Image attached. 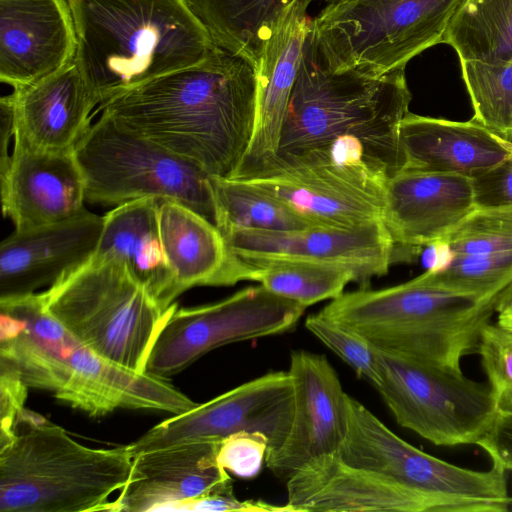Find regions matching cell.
I'll return each instance as SVG.
<instances>
[{"mask_svg": "<svg viewBox=\"0 0 512 512\" xmlns=\"http://www.w3.org/2000/svg\"><path fill=\"white\" fill-rule=\"evenodd\" d=\"M410 101L405 68L380 76L335 69L311 22L277 154L253 178L294 171L350 180L388 172L399 163V124Z\"/></svg>", "mask_w": 512, "mask_h": 512, "instance_id": "cell-1", "label": "cell"}, {"mask_svg": "<svg viewBox=\"0 0 512 512\" xmlns=\"http://www.w3.org/2000/svg\"><path fill=\"white\" fill-rule=\"evenodd\" d=\"M256 84L251 61L217 46L202 62L116 94L99 110L208 175L230 178L252 137Z\"/></svg>", "mask_w": 512, "mask_h": 512, "instance_id": "cell-2", "label": "cell"}, {"mask_svg": "<svg viewBox=\"0 0 512 512\" xmlns=\"http://www.w3.org/2000/svg\"><path fill=\"white\" fill-rule=\"evenodd\" d=\"M0 364L28 388L47 391L91 417L119 409L175 415L197 405L167 379L98 355L44 308L38 292L0 298Z\"/></svg>", "mask_w": 512, "mask_h": 512, "instance_id": "cell-3", "label": "cell"}, {"mask_svg": "<svg viewBox=\"0 0 512 512\" xmlns=\"http://www.w3.org/2000/svg\"><path fill=\"white\" fill-rule=\"evenodd\" d=\"M74 63L100 104L205 60L217 47L187 0H67Z\"/></svg>", "mask_w": 512, "mask_h": 512, "instance_id": "cell-4", "label": "cell"}, {"mask_svg": "<svg viewBox=\"0 0 512 512\" xmlns=\"http://www.w3.org/2000/svg\"><path fill=\"white\" fill-rule=\"evenodd\" d=\"M495 303L446 287L425 271L395 286L343 292L319 313L359 332L385 353L461 369V359L476 350Z\"/></svg>", "mask_w": 512, "mask_h": 512, "instance_id": "cell-5", "label": "cell"}, {"mask_svg": "<svg viewBox=\"0 0 512 512\" xmlns=\"http://www.w3.org/2000/svg\"><path fill=\"white\" fill-rule=\"evenodd\" d=\"M128 445L93 448L64 428L24 408L0 439L1 512L106 511L127 483Z\"/></svg>", "mask_w": 512, "mask_h": 512, "instance_id": "cell-6", "label": "cell"}, {"mask_svg": "<svg viewBox=\"0 0 512 512\" xmlns=\"http://www.w3.org/2000/svg\"><path fill=\"white\" fill-rule=\"evenodd\" d=\"M44 308L79 341L125 369L144 373L169 313L114 256L95 255L38 292Z\"/></svg>", "mask_w": 512, "mask_h": 512, "instance_id": "cell-7", "label": "cell"}, {"mask_svg": "<svg viewBox=\"0 0 512 512\" xmlns=\"http://www.w3.org/2000/svg\"><path fill=\"white\" fill-rule=\"evenodd\" d=\"M463 0H352L326 5L312 28L329 64L380 76L443 43Z\"/></svg>", "mask_w": 512, "mask_h": 512, "instance_id": "cell-8", "label": "cell"}, {"mask_svg": "<svg viewBox=\"0 0 512 512\" xmlns=\"http://www.w3.org/2000/svg\"><path fill=\"white\" fill-rule=\"evenodd\" d=\"M74 153L86 202L115 207L143 198L173 200L215 224L210 175L108 115L101 113Z\"/></svg>", "mask_w": 512, "mask_h": 512, "instance_id": "cell-9", "label": "cell"}, {"mask_svg": "<svg viewBox=\"0 0 512 512\" xmlns=\"http://www.w3.org/2000/svg\"><path fill=\"white\" fill-rule=\"evenodd\" d=\"M337 451L347 464L382 474L441 502L447 512H506L512 504L506 471L446 462L409 444L361 402L345 393Z\"/></svg>", "mask_w": 512, "mask_h": 512, "instance_id": "cell-10", "label": "cell"}, {"mask_svg": "<svg viewBox=\"0 0 512 512\" xmlns=\"http://www.w3.org/2000/svg\"><path fill=\"white\" fill-rule=\"evenodd\" d=\"M376 351L375 389L401 427L438 446L477 445L485 436L498 413L488 382Z\"/></svg>", "mask_w": 512, "mask_h": 512, "instance_id": "cell-11", "label": "cell"}, {"mask_svg": "<svg viewBox=\"0 0 512 512\" xmlns=\"http://www.w3.org/2000/svg\"><path fill=\"white\" fill-rule=\"evenodd\" d=\"M306 308L263 285L211 304H173L149 353L145 373L167 379L207 352L231 343L293 330Z\"/></svg>", "mask_w": 512, "mask_h": 512, "instance_id": "cell-12", "label": "cell"}, {"mask_svg": "<svg viewBox=\"0 0 512 512\" xmlns=\"http://www.w3.org/2000/svg\"><path fill=\"white\" fill-rule=\"evenodd\" d=\"M292 413L291 377L288 371H272L173 415L128 444V448L134 457L187 442L221 441L248 430L264 433L270 452L285 439Z\"/></svg>", "mask_w": 512, "mask_h": 512, "instance_id": "cell-13", "label": "cell"}, {"mask_svg": "<svg viewBox=\"0 0 512 512\" xmlns=\"http://www.w3.org/2000/svg\"><path fill=\"white\" fill-rule=\"evenodd\" d=\"M293 386V413L283 442L265 465L282 480L314 458L337 453L343 435V391L325 355L293 351L287 370Z\"/></svg>", "mask_w": 512, "mask_h": 512, "instance_id": "cell-14", "label": "cell"}, {"mask_svg": "<svg viewBox=\"0 0 512 512\" xmlns=\"http://www.w3.org/2000/svg\"><path fill=\"white\" fill-rule=\"evenodd\" d=\"M300 1L280 14L264 38L256 66V105L252 137L232 177L247 180L275 158L300 60L312 20Z\"/></svg>", "mask_w": 512, "mask_h": 512, "instance_id": "cell-15", "label": "cell"}, {"mask_svg": "<svg viewBox=\"0 0 512 512\" xmlns=\"http://www.w3.org/2000/svg\"><path fill=\"white\" fill-rule=\"evenodd\" d=\"M243 257H276L337 263L353 268L361 287L386 274L395 262L391 235L382 220L355 227L310 226L291 231L233 230L222 234Z\"/></svg>", "mask_w": 512, "mask_h": 512, "instance_id": "cell-16", "label": "cell"}, {"mask_svg": "<svg viewBox=\"0 0 512 512\" xmlns=\"http://www.w3.org/2000/svg\"><path fill=\"white\" fill-rule=\"evenodd\" d=\"M293 512H447L438 500L382 474L345 463L337 453L314 458L286 480Z\"/></svg>", "mask_w": 512, "mask_h": 512, "instance_id": "cell-17", "label": "cell"}, {"mask_svg": "<svg viewBox=\"0 0 512 512\" xmlns=\"http://www.w3.org/2000/svg\"><path fill=\"white\" fill-rule=\"evenodd\" d=\"M476 208L471 179L461 175L399 171L389 181L383 211L395 261L438 245Z\"/></svg>", "mask_w": 512, "mask_h": 512, "instance_id": "cell-18", "label": "cell"}, {"mask_svg": "<svg viewBox=\"0 0 512 512\" xmlns=\"http://www.w3.org/2000/svg\"><path fill=\"white\" fill-rule=\"evenodd\" d=\"M221 441H193L141 453L107 512L169 511L198 497L233 492L231 477L217 463Z\"/></svg>", "mask_w": 512, "mask_h": 512, "instance_id": "cell-19", "label": "cell"}, {"mask_svg": "<svg viewBox=\"0 0 512 512\" xmlns=\"http://www.w3.org/2000/svg\"><path fill=\"white\" fill-rule=\"evenodd\" d=\"M4 217L15 230H27L69 219L84 208V178L73 152L30 148L13 140L0 169Z\"/></svg>", "mask_w": 512, "mask_h": 512, "instance_id": "cell-20", "label": "cell"}, {"mask_svg": "<svg viewBox=\"0 0 512 512\" xmlns=\"http://www.w3.org/2000/svg\"><path fill=\"white\" fill-rule=\"evenodd\" d=\"M76 34L67 0H0V80L13 89L74 62Z\"/></svg>", "mask_w": 512, "mask_h": 512, "instance_id": "cell-21", "label": "cell"}, {"mask_svg": "<svg viewBox=\"0 0 512 512\" xmlns=\"http://www.w3.org/2000/svg\"><path fill=\"white\" fill-rule=\"evenodd\" d=\"M102 228L103 216L84 209L57 223L14 230L0 246V298L36 293L88 261Z\"/></svg>", "mask_w": 512, "mask_h": 512, "instance_id": "cell-22", "label": "cell"}, {"mask_svg": "<svg viewBox=\"0 0 512 512\" xmlns=\"http://www.w3.org/2000/svg\"><path fill=\"white\" fill-rule=\"evenodd\" d=\"M9 96L13 140L50 152H73L100 105L74 62Z\"/></svg>", "mask_w": 512, "mask_h": 512, "instance_id": "cell-23", "label": "cell"}, {"mask_svg": "<svg viewBox=\"0 0 512 512\" xmlns=\"http://www.w3.org/2000/svg\"><path fill=\"white\" fill-rule=\"evenodd\" d=\"M399 171L472 178L512 155V140L483 125L413 114L399 124ZM398 171V172H399Z\"/></svg>", "mask_w": 512, "mask_h": 512, "instance_id": "cell-24", "label": "cell"}, {"mask_svg": "<svg viewBox=\"0 0 512 512\" xmlns=\"http://www.w3.org/2000/svg\"><path fill=\"white\" fill-rule=\"evenodd\" d=\"M158 220L176 298L193 287L241 281L237 256L213 222L173 200L160 201Z\"/></svg>", "mask_w": 512, "mask_h": 512, "instance_id": "cell-25", "label": "cell"}, {"mask_svg": "<svg viewBox=\"0 0 512 512\" xmlns=\"http://www.w3.org/2000/svg\"><path fill=\"white\" fill-rule=\"evenodd\" d=\"M159 204L143 198L115 206L103 216V228L95 255L114 256L124 264L168 310L176 300L165 259L160 231Z\"/></svg>", "mask_w": 512, "mask_h": 512, "instance_id": "cell-26", "label": "cell"}, {"mask_svg": "<svg viewBox=\"0 0 512 512\" xmlns=\"http://www.w3.org/2000/svg\"><path fill=\"white\" fill-rule=\"evenodd\" d=\"M244 181L286 202L317 226L355 227L383 221L380 202L312 177L277 173Z\"/></svg>", "mask_w": 512, "mask_h": 512, "instance_id": "cell-27", "label": "cell"}, {"mask_svg": "<svg viewBox=\"0 0 512 512\" xmlns=\"http://www.w3.org/2000/svg\"><path fill=\"white\" fill-rule=\"evenodd\" d=\"M236 256L242 281L259 282L269 291L305 308L323 300L335 299L344 292L348 283L359 282L357 272L343 264Z\"/></svg>", "mask_w": 512, "mask_h": 512, "instance_id": "cell-28", "label": "cell"}, {"mask_svg": "<svg viewBox=\"0 0 512 512\" xmlns=\"http://www.w3.org/2000/svg\"><path fill=\"white\" fill-rule=\"evenodd\" d=\"M214 43L257 66L261 45L280 14L300 1L314 0H187Z\"/></svg>", "mask_w": 512, "mask_h": 512, "instance_id": "cell-29", "label": "cell"}, {"mask_svg": "<svg viewBox=\"0 0 512 512\" xmlns=\"http://www.w3.org/2000/svg\"><path fill=\"white\" fill-rule=\"evenodd\" d=\"M215 225L233 230L291 231L317 226L286 202L256 185L234 178L209 176Z\"/></svg>", "mask_w": 512, "mask_h": 512, "instance_id": "cell-30", "label": "cell"}, {"mask_svg": "<svg viewBox=\"0 0 512 512\" xmlns=\"http://www.w3.org/2000/svg\"><path fill=\"white\" fill-rule=\"evenodd\" d=\"M443 43L455 50L460 61L512 59V0H463Z\"/></svg>", "mask_w": 512, "mask_h": 512, "instance_id": "cell-31", "label": "cell"}, {"mask_svg": "<svg viewBox=\"0 0 512 512\" xmlns=\"http://www.w3.org/2000/svg\"><path fill=\"white\" fill-rule=\"evenodd\" d=\"M460 66L474 111L471 120L512 139V59L460 61Z\"/></svg>", "mask_w": 512, "mask_h": 512, "instance_id": "cell-32", "label": "cell"}, {"mask_svg": "<svg viewBox=\"0 0 512 512\" xmlns=\"http://www.w3.org/2000/svg\"><path fill=\"white\" fill-rule=\"evenodd\" d=\"M427 271L446 287L496 301L512 283V252L450 255L448 261Z\"/></svg>", "mask_w": 512, "mask_h": 512, "instance_id": "cell-33", "label": "cell"}, {"mask_svg": "<svg viewBox=\"0 0 512 512\" xmlns=\"http://www.w3.org/2000/svg\"><path fill=\"white\" fill-rule=\"evenodd\" d=\"M436 246L450 255L512 252V207L475 208Z\"/></svg>", "mask_w": 512, "mask_h": 512, "instance_id": "cell-34", "label": "cell"}, {"mask_svg": "<svg viewBox=\"0 0 512 512\" xmlns=\"http://www.w3.org/2000/svg\"><path fill=\"white\" fill-rule=\"evenodd\" d=\"M305 327L375 388L379 381L376 348L354 329L321 315H309Z\"/></svg>", "mask_w": 512, "mask_h": 512, "instance_id": "cell-35", "label": "cell"}, {"mask_svg": "<svg viewBox=\"0 0 512 512\" xmlns=\"http://www.w3.org/2000/svg\"><path fill=\"white\" fill-rule=\"evenodd\" d=\"M476 351L497 401L512 396V329L488 322L481 330Z\"/></svg>", "mask_w": 512, "mask_h": 512, "instance_id": "cell-36", "label": "cell"}, {"mask_svg": "<svg viewBox=\"0 0 512 512\" xmlns=\"http://www.w3.org/2000/svg\"><path fill=\"white\" fill-rule=\"evenodd\" d=\"M268 449L269 439L264 433L243 430L221 440L216 459L227 472L249 479L261 471Z\"/></svg>", "mask_w": 512, "mask_h": 512, "instance_id": "cell-37", "label": "cell"}, {"mask_svg": "<svg viewBox=\"0 0 512 512\" xmlns=\"http://www.w3.org/2000/svg\"><path fill=\"white\" fill-rule=\"evenodd\" d=\"M470 179L476 208L512 207V155Z\"/></svg>", "mask_w": 512, "mask_h": 512, "instance_id": "cell-38", "label": "cell"}, {"mask_svg": "<svg viewBox=\"0 0 512 512\" xmlns=\"http://www.w3.org/2000/svg\"><path fill=\"white\" fill-rule=\"evenodd\" d=\"M169 511L178 512H293L287 505H274L263 500H239L233 492L215 493L178 503Z\"/></svg>", "mask_w": 512, "mask_h": 512, "instance_id": "cell-39", "label": "cell"}, {"mask_svg": "<svg viewBox=\"0 0 512 512\" xmlns=\"http://www.w3.org/2000/svg\"><path fill=\"white\" fill-rule=\"evenodd\" d=\"M28 389L15 371L0 364V439L11 434L18 414L25 408Z\"/></svg>", "mask_w": 512, "mask_h": 512, "instance_id": "cell-40", "label": "cell"}, {"mask_svg": "<svg viewBox=\"0 0 512 512\" xmlns=\"http://www.w3.org/2000/svg\"><path fill=\"white\" fill-rule=\"evenodd\" d=\"M477 446L492 464L512 472V411H498L495 420Z\"/></svg>", "mask_w": 512, "mask_h": 512, "instance_id": "cell-41", "label": "cell"}, {"mask_svg": "<svg viewBox=\"0 0 512 512\" xmlns=\"http://www.w3.org/2000/svg\"><path fill=\"white\" fill-rule=\"evenodd\" d=\"M512 311V283L498 296L495 303V312Z\"/></svg>", "mask_w": 512, "mask_h": 512, "instance_id": "cell-42", "label": "cell"}, {"mask_svg": "<svg viewBox=\"0 0 512 512\" xmlns=\"http://www.w3.org/2000/svg\"><path fill=\"white\" fill-rule=\"evenodd\" d=\"M497 322L502 326L508 327L512 329V311L500 312L498 313Z\"/></svg>", "mask_w": 512, "mask_h": 512, "instance_id": "cell-43", "label": "cell"}, {"mask_svg": "<svg viewBox=\"0 0 512 512\" xmlns=\"http://www.w3.org/2000/svg\"><path fill=\"white\" fill-rule=\"evenodd\" d=\"M321 1H324L326 3V5H337V4L349 2L352 0H321Z\"/></svg>", "mask_w": 512, "mask_h": 512, "instance_id": "cell-44", "label": "cell"}]
</instances>
